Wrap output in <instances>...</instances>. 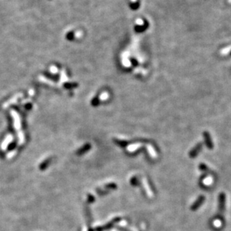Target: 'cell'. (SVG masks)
Returning <instances> with one entry per match:
<instances>
[{
  "label": "cell",
  "instance_id": "1",
  "mask_svg": "<svg viewBox=\"0 0 231 231\" xmlns=\"http://www.w3.org/2000/svg\"><path fill=\"white\" fill-rule=\"evenodd\" d=\"M203 148V144L202 143H198V145L194 146L192 150H191V152H189V156L191 158H194L195 156H197L198 155V153L200 152V151L202 150Z\"/></svg>",
  "mask_w": 231,
  "mask_h": 231
},
{
  "label": "cell",
  "instance_id": "2",
  "mask_svg": "<svg viewBox=\"0 0 231 231\" xmlns=\"http://www.w3.org/2000/svg\"><path fill=\"white\" fill-rule=\"evenodd\" d=\"M204 140H205V143H206L207 148H209L210 150H212L213 149V144L211 140V137H210V134L208 132H204Z\"/></svg>",
  "mask_w": 231,
  "mask_h": 231
},
{
  "label": "cell",
  "instance_id": "3",
  "mask_svg": "<svg viewBox=\"0 0 231 231\" xmlns=\"http://www.w3.org/2000/svg\"><path fill=\"white\" fill-rule=\"evenodd\" d=\"M204 199H205L204 196H202V195H201V196L199 197L198 200H196V202L193 204L192 207V209L194 210L196 209H198V208L200 206V204H202L203 203H204Z\"/></svg>",
  "mask_w": 231,
  "mask_h": 231
},
{
  "label": "cell",
  "instance_id": "4",
  "mask_svg": "<svg viewBox=\"0 0 231 231\" xmlns=\"http://www.w3.org/2000/svg\"><path fill=\"white\" fill-rule=\"evenodd\" d=\"M224 202H225V195L224 193H221L219 194V207L222 209L224 206Z\"/></svg>",
  "mask_w": 231,
  "mask_h": 231
},
{
  "label": "cell",
  "instance_id": "5",
  "mask_svg": "<svg viewBox=\"0 0 231 231\" xmlns=\"http://www.w3.org/2000/svg\"><path fill=\"white\" fill-rule=\"evenodd\" d=\"M130 183L133 186H138L140 185V182L137 177H132L131 180H130Z\"/></svg>",
  "mask_w": 231,
  "mask_h": 231
},
{
  "label": "cell",
  "instance_id": "6",
  "mask_svg": "<svg viewBox=\"0 0 231 231\" xmlns=\"http://www.w3.org/2000/svg\"><path fill=\"white\" fill-rule=\"evenodd\" d=\"M115 143L116 144H118V145H119V146H120V147H125V146L127 145V142H125V141H120V140H115Z\"/></svg>",
  "mask_w": 231,
  "mask_h": 231
},
{
  "label": "cell",
  "instance_id": "7",
  "mask_svg": "<svg viewBox=\"0 0 231 231\" xmlns=\"http://www.w3.org/2000/svg\"><path fill=\"white\" fill-rule=\"evenodd\" d=\"M199 168H200V170L203 171H207L208 170H209L208 169V167H206L204 164H200V165H199Z\"/></svg>",
  "mask_w": 231,
  "mask_h": 231
}]
</instances>
